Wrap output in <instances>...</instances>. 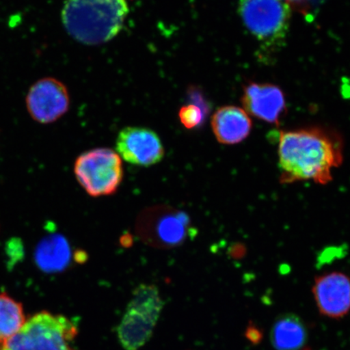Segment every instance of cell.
I'll return each instance as SVG.
<instances>
[{"instance_id": "8", "label": "cell", "mask_w": 350, "mask_h": 350, "mask_svg": "<svg viewBox=\"0 0 350 350\" xmlns=\"http://www.w3.org/2000/svg\"><path fill=\"white\" fill-rule=\"evenodd\" d=\"M69 94L62 82L55 78H43L30 88L26 107L30 116L40 124H51L68 112Z\"/></svg>"}, {"instance_id": "15", "label": "cell", "mask_w": 350, "mask_h": 350, "mask_svg": "<svg viewBox=\"0 0 350 350\" xmlns=\"http://www.w3.org/2000/svg\"><path fill=\"white\" fill-rule=\"evenodd\" d=\"M25 321L23 306L5 293L0 294V341L16 334Z\"/></svg>"}, {"instance_id": "3", "label": "cell", "mask_w": 350, "mask_h": 350, "mask_svg": "<svg viewBox=\"0 0 350 350\" xmlns=\"http://www.w3.org/2000/svg\"><path fill=\"white\" fill-rule=\"evenodd\" d=\"M76 323L60 314L42 312L26 321L16 334L0 341V350H77Z\"/></svg>"}, {"instance_id": "7", "label": "cell", "mask_w": 350, "mask_h": 350, "mask_svg": "<svg viewBox=\"0 0 350 350\" xmlns=\"http://www.w3.org/2000/svg\"><path fill=\"white\" fill-rule=\"evenodd\" d=\"M239 13L248 31L260 40L274 42L286 36L291 8L283 0H239Z\"/></svg>"}, {"instance_id": "13", "label": "cell", "mask_w": 350, "mask_h": 350, "mask_svg": "<svg viewBox=\"0 0 350 350\" xmlns=\"http://www.w3.org/2000/svg\"><path fill=\"white\" fill-rule=\"evenodd\" d=\"M270 340L275 350H303L308 340L305 323L295 314H284L275 319Z\"/></svg>"}, {"instance_id": "4", "label": "cell", "mask_w": 350, "mask_h": 350, "mask_svg": "<svg viewBox=\"0 0 350 350\" xmlns=\"http://www.w3.org/2000/svg\"><path fill=\"white\" fill-rule=\"evenodd\" d=\"M163 308V301L155 286L141 284L135 288L117 328L125 350H138L148 342Z\"/></svg>"}, {"instance_id": "11", "label": "cell", "mask_w": 350, "mask_h": 350, "mask_svg": "<svg viewBox=\"0 0 350 350\" xmlns=\"http://www.w3.org/2000/svg\"><path fill=\"white\" fill-rule=\"evenodd\" d=\"M242 100L250 115L269 124H278L286 109L283 92L274 85L252 83L245 87Z\"/></svg>"}, {"instance_id": "2", "label": "cell", "mask_w": 350, "mask_h": 350, "mask_svg": "<svg viewBox=\"0 0 350 350\" xmlns=\"http://www.w3.org/2000/svg\"><path fill=\"white\" fill-rule=\"evenodd\" d=\"M129 11L126 0H66L62 21L77 41L99 45L120 32Z\"/></svg>"}, {"instance_id": "6", "label": "cell", "mask_w": 350, "mask_h": 350, "mask_svg": "<svg viewBox=\"0 0 350 350\" xmlns=\"http://www.w3.org/2000/svg\"><path fill=\"white\" fill-rule=\"evenodd\" d=\"M189 218L178 210L157 206L144 210L139 217V237L150 246L172 248L185 242L189 233Z\"/></svg>"}, {"instance_id": "1", "label": "cell", "mask_w": 350, "mask_h": 350, "mask_svg": "<svg viewBox=\"0 0 350 350\" xmlns=\"http://www.w3.org/2000/svg\"><path fill=\"white\" fill-rule=\"evenodd\" d=\"M278 156L282 183L312 180L323 185L342 163L343 143L338 135L323 129L282 131Z\"/></svg>"}, {"instance_id": "16", "label": "cell", "mask_w": 350, "mask_h": 350, "mask_svg": "<svg viewBox=\"0 0 350 350\" xmlns=\"http://www.w3.org/2000/svg\"><path fill=\"white\" fill-rule=\"evenodd\" d=\"M208 112L202 107L193 103L185 105L178 112L179 120L181 124L187 129L198 128L204 124Z\"/></svg>"}, {"instance_id": "12", "label": "cell", "mask_w": 350, "mask_h": 350, "mask_svg": "<svg viewBox=\"0 0 350 350\" xmlns=\"http://www.w3.org/2000/svg\"><path fill=\"white\" fill-rule=\"evenodd\" d=\"M212 129L217 141L224 144H236L244 141L252 129L248 113L237 107L219 108L212 118Z\"/></svg>"}, {"instance_id": "10", "label": "cell", "mask_w": 350, "mask_h": 350, "mask_svg": "<svg viewBox=\"0 0 350 350\" xmlns=\"http://www.w3.org/2000/svg\"><path fill=\"white\" fill-rule=\"evenodd\" d=\"M312 293L323 317L340 319L350 312V278L340 272L327 273L314 280Z\"/></svg>"}, {"instance_id": "5", "label": "cell", "mask_w": 350, "mask_h": 350, "mask_svg": "<svg viewBox=\"0 0 350 350\" xmlns=\"http://www.w3.org/2000/svg\"><path fill=\"white\" fill-rule=\"evenodd\" d=\"M74 173L87 193L94 197L116 193L124 178L120 156L107 148L82 153L74 165Z\"/></svg>"}, {"instance_id": "14", "label": "cell", "mask_w": 350, "mask_h": 350, "mask_svg": "<svg viewBox=\"0 0 350 350\" xmlns=\"http://www.w3.org/2000/svg\"><path fill=\"white\" fill-rule=\"evenodd\" d=\"M38 268L47 273L63 272L71 262L68 241L61 234L46 236L38 243L34 254Z\"/></svg>"}, {"instance_id": "18", "label": "cell", "mask_w": 350, "mask_h": 350, "mask_svg": "<svg viewBox=\"0 0 350 350\" xmlns=\"http://www.w3.org/2000/svg\"><path fill=\"white\" fill-rule=\"evenodd\" d=\"M286 3H299L301 1H303V0H286Z\"/></svg>"}, {"instance_id": "17", "label": "cell", "mask_w": 350, "mask_h": 350, "mask_svg": "<svg viewBox=\"0 0 350 350\" xmlns=\"http://www.w3.org/2000/svg\"><path fill=\"white\" fill-rule=\"evenodd\" d=\"M247 338L253 344L259 343L262 338V335L259 328L256 326H249L246 332Z\"/></svg>"}, {"instance_id": "9", "label": "cell", "mask_w": 350, "mask_h": 350, "mask_svg": "<svg viewBox=\"0 0 350 350\" xmlns=\"http://www.w3.org/2000/svg\"><path fill=\"white\" fill-rule=\"evenodd\" d=\"M116 150L126 163L148 167L163 159V143L154 131L139 126H129L118 135Z\"/></svg>"}]
</instances>
